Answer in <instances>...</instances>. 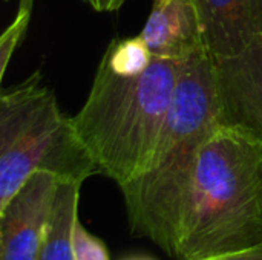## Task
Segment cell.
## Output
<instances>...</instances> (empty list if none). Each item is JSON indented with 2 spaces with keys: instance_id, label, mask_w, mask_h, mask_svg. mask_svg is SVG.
Returning a JSON list of instances; mask_svg holds the SVG:
<instances>
[{
  "instance_id": "1",
  "label": "cell",
  "mask_w": 262,
  "mask_h": 260,
  "mask_svg": "<svg viewBox=\"0 0 262 260\" xmlns=\"http://www.w3.org/2000/svg\"><path fill=\"white\" fill-rule=\"evenodd\" d=\"M134 234L175 260H206L262 244V143L218 126L181 192Z\"/></svg>"
},
{
  "instance_id": "2",
  "label": "cell",
  "mask_w": 262,
  "mask_h": 260,
  "mask_svg": "<svg viewBox=\"0 0 262 260\" xmlns=\"http://www.w3.org/2000/svg\"><path fill=\"white\" fill-rule=\"evenodd\" d=\"M183 60L155 57L137 75L101 60L91 92L72 118L100 173L121 188L149 166L167 120Z\"/></svg>"
},
{
  "instance_id": "3",
  "label": "cell",
  "mask_w": 262,
  "mask_h": 260,
  "mask_svg": "<svg viewBox=\"0 0 262 260\" xmlns=\"http://www.w3.org/2000/svg\"><path fill=\"white\" fill-rule=\"evenodd\" d=\"M35 172L83 184L100 173L74 120L66 116L40 72L0 97V210Z\"/></svg>"
},
{
  "instance_id": "4",
  "label": "cell",
  "mask_w": 262,
  "mask_h": 260,
  "mask_svg": "<svg viewBox=\"0 0 262 260\" xmlns=\"http://www.w3.org/2000/svg\"><path fill=\"white\" fill-rule=\"evenodd\" d=\"M218 126L213 57L204 51L183 60L177 92L154 156L138 178L120 188L132 231L181 192L203 146Z\"/></svg>"
},
{
  "instance_id": "5",
  "label": "cell",
  "mask_w": 262,
  "mask_h": 260,
  "mask_svg": "<svg viewBox=\"0 0 262 260\" xmlns=\"http://www.w3.org/2000/svg\"><path fill=\"white\" fill-rule=\"evenodd\" d=\"M220 126L262 143V37L243 51L213 57Z\"/></svg>"
},
{
  "instance_id": "6",
  "label": "cell",
  "mask_w": 262,
  "mask_h": 260,
  "mask_svg": "<svg viewBox=\"0 0 262 260\" xmlns=\"http://www.w3.org/2000/svg\"><path fill=\"white\" fill-rule=\"evenodd\" d=\"M60 178L35 172L0 210V260H37Z\"/></svg>"
},
{
  "instance_id": "7",
  "label": "cell",
  "mask_w": 262,
  "mask_h": 260,
  "mask_svg": "<svg viewBox=\"0 0 262 260\" xmlns=\"http://www.w3.org/2000/svg\"><path fill=\"white\" fill-rule=\"evenodd\" d=\"M207 52L233 55L262 37V0H193Z\"/></svg>"
},
{
  "instance_id": "8",
  "label": "cell",
  "mask_w": 262,
  "mask_h": 260,
  "mask_svg": "<svg viewBox=\"0 0 262 260\" xmlns=\"http://www.w3.org/2000/svg\"><path fill=\"white\" fill-rule=\"evenodd\" d=\"M140 35L161 58L186 60L207 51L193 0H154Z\"/></svg>"
},
{
  "instance_id": "9",
  "label": "cell",
  "mask_w": 262,
  "mask_h": 260,
  "mask_svg": "<svg viewBox=\"0 0 262 260\" xmlns=\"http://www.w3.org/2000/svg\"><path fill=\"white\" fill-rule=\"evenodd\" d=\"M80 182L60 179L37 260H75L74 230L78 222Z\"/></svg>"
},
{
  "instance_id": "10",
  "label": "cell",
  "mask_w": 262,
  "mask_h": 260,
  "mask_svg": "<svg viewBox=\"0 0 262 260\" xmlns=\"http://www.w3.org/2000/svg\"><path fill=\"white\" fill-rule=\"evenodd\" d=\"M109 67L120 75H137L144 72L154 60L146 40L141 35L115 38L101 57Z\"/></svg>"
},
{
  "instance_id": "11",
  "label": "cell",
  "mask_w": 262,
  "mask_h": 260,
  "mask_svg": "<svg viewBox=\"0 0 262 260\" xmlns=\"http://www.w3.org/2000/svg\"><path fill=\"white\" fill-rule=\"evenodd\" d=\"M29 18H31V12L18 9L14 21L0 35V78L5 77L12 54L25 37V32L29 25Z\"/></svg>"
},
{
  "instance_id": "12",
  "label": "cell",
  "mask_w": 262,
  "mask_h": 260,
  "mask_svg": "<svg viewBox=\"0 0 262 260\" xmlns=\"http://www.w3.org/2000/svg\"><path fill=\"white\" fill-rule=\"evenodd\" d=\"M74 257L75 260H109L104 244L86 231L80 221L74 230Z\"/></svg>"
},
{
  "instance_id": "13",
  "label": "cell",
  "mask_w": 262,
  "mask_h": 260,
  "mask_svg": "<svg viewBox=\"0 0 262 260\" xmlns=\"http://www.w3.org/2000/svg\"><path fill=\"white\" fill-rule=\"evenodd\" d=\"M206 260H262V244L250 247V248L243 250V251H238V253H232V254H226V256Z\"/></svg>"
},
{
  "instance_id": "14",
  "label": "cell",
  "mask_w": 262,
  "mask_h": 260,
  "mask_svg": "<svg viewBox=\"0 0 262 260\" xmlns=\"http://www.w3.org/2000/svg\"><path fill=\"white\" fill-rule=\"evenodd\" d=\"M126 0H97V11L101 12H111V11H117L124 5Z\"/></svg>"
},
{
  "instance_id": "15",
  "label": "cell",
  "mask_w": 262,
  "mask_h": 260,
  "mask_svg": "<svg viewBox=\"0 0 262 260\" xmlns=\"http://www.w3.org/2000/svg\"><path fill=\"white\" fill-rule=\"evenodd\" d=\"M32 5H34V0H20V6H18V9H21V11H28V12H32Z\"/></svg>"
},
{
  "instance_id": "16",
  "label": "cell",
  "mask_w": 262,
  "mask_h": 260,
  "mask_svg": "<svg viewBox=\"0 0 262 260\" xmlns=\"http://www.w3.org/2000/svg\"><path fill=\"white\" fill-rule=\"evenodd\" d=\"M86 2H89V3H91V5H92L94 8L97 6V0H86Z\"/></svg>"
}]
</instances>
